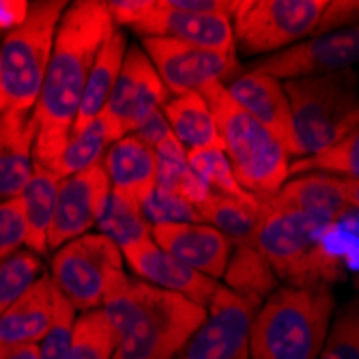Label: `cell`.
Returning a JSON list of instances; mask_svg holds the SVG:
<instances>
[{"label":"cell","instance_id":"obj_2","mask_svg":"<svg viewBox=\"0 0 359 359\" xmlns=\"http://www.w3.org/2000/svg\"><path fill=\"white\" fill-rule=\"evenodd\" d=\"M102 310L116 332L112 359H175L207 318V308L125 273Z\"/></svg>","mask_w":359,"mask_h":359},{"label":"cell","instance_id":"obj_15","mask_svg":"<svg viewBox=\"0 0 359 359\" xmlns=\"http://www.w3.org/2000/svg\"><path fill=\"white\" fill-rule=\"evenodd\" d=\"M132 30L142 35V39H172L203 50L237 54L233 18L179 11L168 7L166 0H151Z\"/></svg>","mask_w":359,"mask_h":359},{"label":"cell","instance_id":"obj_17","mask_svg":"<svg viewBox=\"0 0 359 359\" xmlns=\"http://www.w3.org/2000/svg\"><path fill=\"white\" fill-rule=\"evenodd\" d=\"M151 239L187 267L213 280L224 278L233 254L231 239L203 222L157 224L151 228Z\"/></svg>","mask_w":359,"mask_h":359},{"label":"cell","instance_id":"obj_37","mask_svg":"<svg viewBox=\"0 0 359 359\" xmlns=\"http://www.w3.org/2000/svg\"><path fill=\"white\" fill-rule=\"evenodd\" d=\"M142 211H144V217L151 224V228L157 226V224L201 222L198 209H196L191 203L183 201L181 196H177L172 191H164V189H157V187L144 201Z\"/></svg>","mask_w":359,"mask_h":359},{"label":"cell","instance_id":"obj_5","mask_svg":"<svg viewBox=\"0 0 359 359\" xmlns=\"http://www.w3.org/2000/svg\"><path fill=\"white\" fill-rule=\"evenodd\" d=\"M327 228L260 201L256 250L265 256L278 280L292 288H332L344 278L342 260L323 243Z\"/></svg>","mask_w":359,"mask_h":359},{"label":"cell","instance_id":"obj_1","mask_svg":"<svg viewBox=\"0 0 359 359\" xmlns=\"http://www.w3.org/2000/svg\"><path fill=\"white\" fill-rule=\"evenodd\" d=\"M114 30L108 7L100 0H80L65 9L54 35L39 100L32 108L37 123L32 164L56 170L69 142L97 52Z\"/></svg>","mask_w":359,"mask_h":359},{"label":"cell","instance_id":"obj_6","mask_svg":"<svg viewBox=\"0 0 359 359\" xmlns=\"http://www.w3.org/2000/svg\"><path fill=\"white\" fill-rule=\"evenodd\" d=\"M284 93L290 104L297 159L330 151L359 125V78L353 69L286 80Z\"/></svg>","mask_w":359,"mask_h":359},{"label":"cell","instance_id":"obj_24","mask_svg":"<svg viewBox=\"0 0 359 359\" xmlns=\"http://www.w3.org/2000/svg\"><path fill=\"white\" fill-rule=\"evenodd\" d=\"M60 177L43 166L32 164V175L20 194L24 222H26V248L28 252H48V233L54 215L56 189Z\"/></svg>","mask_w":359,"mask_h":359},{"label":"cell","instance_id":"obj_27","mask_svg":"<svg viewBox=\"0 0 359 359\" xmlns=\"http://www.w3.org/2000/svg\"><path fill=\"white\" fill-rule=\"evenodd\" d=\"M224 286L248 304L260 308L265 299L280 286L265 256L252 248H233L231 260L224 273Z\"/></svg>","mask_w":359,"mask_h":359},{"label":"cell","instance_id":"obj_43","mask_svg":"<svg viewBox=\"0 0 359 359\" xmlns=\"http://www.w3.org/2000/svg\"><path fill=\"white\" fill-rule=\"evenodd\" d=\"M336 185H338V191L342 196V201L353 211H359V179H342V177H336Z\"/></svg>","mask_w":359,"mask_h":359},{"label":"cell","instance_id":"obj_7","mask_svg":"<svg viewBox=\"0 0 359 359\" xmlns=\"http://www.w3.org/2000/svg\"><path fill=\"white\" fill-rule=\"evenodd\" d=\"M69 5L43 0L30 5L28 18L0 43V114L32 110L39 100L58 22Z\"/></svg>","mask_w":359,"mask_h":359},{"label":"cell","instance_id":"obj_44","mask_svg":"<svg viewBox=\"0 0 359 359\" xmlns=\"http://www.w3.org/2000/svg\"><path fill=\"white\" fill-rule=\"evenodd\" d=\"M357 78H359V65H357Z\"/></svg>","mask_w":359,"mask_h":359},{"label":"cell","instance_id":"obj_18","mask_svg":"<svg viewBox=\"0 0 359 359\" xmlns=\"http://www.w3.org/2000/svg\"><path fill=\"white\" fill-rule=\"evenodd\" d=\"M226 88L233 100L286 149L292 159H297L290 104L280 80L263 74L243 72L233 82H228Z\"/></svg>","mask_w":359,"mask_h":359},{"label":"cell","instance_id":"obj_14","mask_svg":"<svg viewBox=\"0 0 359 359\" xmlns=\"http://www.w3.org/2000/svg\"><path fill=\"white\" fill-rule=\"evenodd\" d=\"M110 191L112 187L104 164L60 179L48 233V248L58 250L65 243L86 235L102 219L110 201Z\"/></svg>","mask_w":359,"mask_h":359},{"label":"cell","instance_id":"obj_31","mask_svg":"<svg viewBox=\"0 0 359 359\" xmlns=\"http://www.w3.org/2000/svg\"><path fill=\"white\" fill-rule=\"evenodd\" d=\"M116 351V332L104 310L82 312L76 318L74 340L67 359H112Z\"/></svg>","mask_w":359,"mask_h":359},{"label":"cell","instance_id":"obj_28","mask_svg":"<svg viewBox=\"0 0 359 359\" xmlns=\"http://www.w3.org/2000/svg\"><path fill=\"white\" fill-rule=\"evenodd\" d=\"M153 151H155V159H157L155 187L164 189V191H172L198 209L207 201L211 189L189 168L187 151L181 147V142L175 138V134L170 132Z\"/></svg>","mask_w":359,"mask_h":359},{"label":"cell","instance_id":"obj_40","mask_svg":"<svg viewBox=\"0 0 359 359\" xmlns=\"http://www.w3.org/2000/svg\"><path fill=\"white\" fill-rule=\"evenodd\" d=\"M168 134H170V125H168L164 112L159 110V112H155L151 118H147V121L142 123V127L136 129V132H134L132 136H136L138 140H142L144 144H149L151 149H155V147H157L161 140H164Z\"/></svg>","mask_w":359,"mask_h":359},{"label":"cell","instance_id":"obj_35","mask_svg":"<svg viewBox=\"0 0 359 359\" xmlns=\"http://www.w3.org/2000/svg\"><path fill=\"white\" fill-rule=\"evenodd\" d=\"M41 260L35 252H15L0 263V314L37 280Z\"/></svg>","mask_w":359,"mask_h":359},{"label":"cell","instance_id":"obj_25","mask_svg":"<svg viewBox=\"0 0 359 359\" xmlns=\"http://www.w3.org/2000/svg\"><path fill=\"white\" fill-rule=\"evenodd\" d=\"M170 132L181 142V147L189 151H198L207 147H222L215 118L211 108L201 93H187L181 97H172L161 108Z\"/></svg>","mask_w":359,"mask_h":359},{"label":"cell","instance_id":"obj_32","mask_svg":"<svg viewBox=\"0 0 359 359\" xmlns=\"http://www.w3.org/2000/svg\"><path fill=\"white\" fill-rule=\"evenodd\" d=\"M306 172H323V175L342 177V179H359V125L330 151L290 161L288 179L297 175H306Z\"/></svg>","mask_w":359,"mask_h":359},{"label":"cell","instance_id":"obj_33","mask_svg":"<svg viewBox=\"0 0 359 359\" xmlns=\"http://www.w3.org/2000/svg\"><path fill=\"white\" fill-rule=\"evenodd\" d=\"M187 164L213 194L231 196V198H239V201L256 198V196H252L237 183L235 172H233L231 164H228L222 147H207V149H198V151H189Z\"/></svg>","mask_w":359,"mask_h":359},{"label":"cell","instance_id":"obj_21","mask_svg":"<svg viewBox=\"0 0 359 359\" xmlns=\"http://www.w3.org/2000/svg\"><path fill=\"white\" fill-rule=\"evenodd\" d=\"M56 284L41 276L0 314V344H39L54 320Z\"/></svg>","mask_w":359,"mask_h":359},{"label":"cell","instance_id":"obj_12","mask_svg":"<svg viewBox=\"0 0 359 359\" xmlns=\"http://www.w3.org/2000/svg\"><path fill=\"white\" fill-rule=\"evenodd\" d=\"M168 100L170 93L144 50L129 46L121 76L102 114L110 123L116 140H121L140 129L147 118L166 106Z\"/></svg>","mask_w":359,"mask_h":359},{"label":"cell","instance_id":"obj_29","mask_svg":"<svg viewBox=\"0 0 359 359\" xmlns=\"http://www.w3.org/2000/svg\"><path fill=\"white\" fill-rule=\"evenodd\" d=\"M116 142V136L112 132L110 123L106 116H97L90 121L84 129L69 136V142L65 147L58 164H56V175L60 179L74 177L78 172H84L97 164H102L108 149Z\"/></svg>","mask_w":359,"mask_h":359},{"label":"cell","instance_id":"obj_22","mask_svg":"<svg viewBox=\"0 0 359 359\" xmlns=\"http://www.w3.org/2000/svg\"><path fill=\"white\" fill-rule=\"evenodd\" d=\"M102 164L106 168L114 194L129 196V198H136L144 205V201L155 191V151L136 136L129 134L116 140L108 149Z\"/></svg>","mask_w":359,"mask_h":359},{"label":"cell","instance_id":"obj_30","mask_svg":"<svg viewBox=\"0 0 359 359\" xmlns=\"http://www.w3.org/2000/svg\"><path fill=\"white\" fill-rule=\"evenodd\" d=\"M97 226L102 235L110 237L118 248L151 239V224L144 217L142 203L114 191H110L108 207Z\"/></svg>","mask_w":359,"mask_h":359},{"label":"cell","instance_id":"obj_10","mask_svg":"<svg viewBox=\"0 0 359 359\" xmlns=\"http://www.w3.org/2000/svg\"><path fill=\"white\" fill-rule=\"evenodd\" d=\"M142 50L172 97L201 93V88L209 82H233L243 74L237 54H222L172 39L153 37L142 39Z\"/></svg>","mask_w":359,"mask_h":359},{"label":"cell","instance_id":"obj_11","mask_svg":"<svg viewBox=\"0 0 359 359\" xmlns=\"http://www.w3.org/2000/svg\"><path fill=\"white\" fill-rule=\"evenodd\" d=\"M353 65H359V26L325 32L282 52L252 60L248 72L286 82L353 69Z\"/></svg>","mask_w":359,"mask_h":359},{"label":"cell","instance_id":"obj_16","mask_svg":"<svg viewBox=\"0 0 359 359\" xmlns=\"http://www.w3.org/2000/svg\"><path fill=\"white\" fill-rule=\"evenodd\" d=\"M121 252L125 263L138 280L161 290L177 292V295L203 308H209L217 288L222 286L217 284V280L198 273L196 269L181 263L179 258L164 252L153 239H144L127 248H121Z\"/></svg>","mask_w":359,"mask_h":359},{"label":"cell","instance_id":"obj_23","mask_svg":"<svg viewBox=\"0 0 359 359\" xmlns=\"http://www.w3.org/2000/svg\"><path fill=\"white\" fill-rule=\"evenodd\" d=\"M127 54V37L125 32L114 30L112 37L102 46V50L97 52V58L93 62V69L88 74V82L82 95V102L76 114V123L72 134L84 129L90 121L97 116H102L110 95L114 90V84L121 76L123 60Z\"/></svg>","mask_w":359,"mask_h":359},{"label":"cell","instance_id":"obj_36","mask_svg":"<svg viewBox=\"0 0 359 359\" xmlns=\"http://www.w3.org/2000/svg\"><path fill=\"white\" fill-rule=\"evenodd\" d=\"M76 308L65 299L56 288V302H54V320L46 338L39 342L41 359H67L69 346L74 340L76 327Z\"/></svg>","mask_w":359,"mask_h":359},{"label":"cell","instance_id":"obj_3","mask_svg":"<svg viewBox=\"0 0 359 359\" xmlns=\"http://www.w3.org/2000/svg\"><path fill=\"white\" fill-rule=\"evenodd\" d=\"M332 316V288L278 286L254 314L250 359H318Z\"/></svg>","mask_w":359,"mask_h":359},{"label":"cell","instance_id":"obj_26","mask_svg":"<svg viewBox=\"0 0 359 359\" xmlns=\"http://www.w3.org/2000/svg\"><path fill=\"white\" fill-rule=\"evenodd\" d=\"M198 217L203 224L213 228L231 239L233 248L256 245V231L260 224V201H239L231 196L209 194L207 201L198 207Z\"/></svg>","mask_w":359,"mask_h":359},{"label":"cell","instance_id":"obj_41","mask_svg":"<svg viewBox=\"0 0 359 359\" xmlns=\"http://www.w3.org/2000/svg\"><path fill=\"white\" fill-rule=\"evenodd\" d=\"M30 3L26 0H0V30H13L26 22Z\"/></svg>","mask_w":359,"mask_h":359},{"label":"cell","instance_id":"obj_13","mask_svg":"<svg viewBox=\"0 0 359 359\" xmlns=\"http://www.w3.org/2000/svg\"><path fill=\"white\" fill-rule=\"evenodd\" d=\"M256 306L224 284L207 308V318L175 359H250V330Z\"/></svg>","mask_w":359,"mask_h":359},{"label":"cell","instance_id":"obj_19","mask_svg":"<svg viewBox=\"0 0 359 359\" xmlns=\"http://www.w3.org/2000/svg\"><path fill=\"white\" fill-rule=\"evenodd\" d=\"M273 209L299 213L323 228H330L344 219L353 209L342 201L336 185V177L323 172H306L290 177L278 194L263 201Z\"/></svg>","mask_w":359,"mask_h":359},{"label":"cell","instance_id":"obj_20","mask_svg":"<svg viewBox=\"0 0 359 359\" xmlns=\"http://www.w3.org/2000/svg\"><path fill=\"white\" fill-rule=\"evenodd\" d=\"M37 123L32 110L0 114V198H18L32 175Z\"/></svg>","mask_w":359,"mask_h":359},{"label":"cell","instance_id":"obj_39","mask_svg":"<svg viewBox=\"0 0 359 359\" xmlns=\"http://www.w3.org/2000/svg\"><path fill=\"white\" fill-rule=\"evenodd\" d=\"M359 26V0H327L316 35ZM314 35V37H316Z\"/></svg>","mask_w":359,"mask_h":359},{"label":"cell","instance_id":"obj_9","mask_svg":"<svg viewBox=\"0 0 359 359\" xmlns=\"http://www.w3.org/2000/svg\"><path fill=\"white\" fill-rule=\"evenodd\" d=\"M121 248L102 233H86L56 250L52 280L76 312L100 310L123 271Z\"/></svg>","mask_w":359,"mask_h":359},{"label":"cell","instance_id":"obj_8","mask_svg":"<svg viewBox=\"0 0 359 359\" xmlns=\"http://www.w3.org/2000/svg\"><path fill=\"white\" fill-rule=\"evenodd\" d=\"M327 0H239L235 46L245 56L276 54L316 35Z\"/></svg>","mask_w":359,"mask_h":359},{"label":"cell","instance_id":"obj_34","mask_svg":"<svg viewBox=\"0 0 359 359\" xmlns=\"http://www.w3.org/2000/svg\"><path fill=\"white\" fill-rule=\"evenodd\" d=\"M318 359H359V299L336 314Z\"/></svg>","mask_w":359,"mask_h":359},{"label":"cell","instance_id":"obj_4","mask_svg":"<svg viewBox=\"0 0 359 359\" xmlns=\"http://www.w3.org/2000/svg\"><path fill=\"white\" fill-rule=\"evenodd\" d=\"M201 95L211 108L224 155L237 183L258 201L271 198L288 181L290 155L286 149L233 100L226 84L209 82L201 88Z\"/></svg>","mask_w":359,"mask_h":359},{"label":"cell","instance_id":"obj_42","mask_svg":"<svg viewBox=\"0 0 359 359\" xmlns=\"http://www.w3.org/2000/svg\"><path fill=\"white\" fill-rule=\"evenodd\" d=\"M0 359H41L39 344H0Z\"/></svg>","mask_w":359,"mask_h":359},{"label":"cell","instance_id":"obj_38","mask_svg":"<svg viewBox=\"0 0 359 359\" xmlns=\"http://www.w3.org/2000/svg\"><path fill=\"white\" fill-rule=\"evenodd\" d=\"M26 243V222L22 201H0V263L13 256L20 245Z\"/></svg>","mask_w":359,"mask_h":359}]
</instances>
